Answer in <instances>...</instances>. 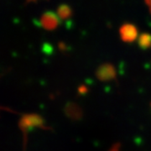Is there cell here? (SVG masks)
Instances as JSON below:
<instances>
[{"label":"cell","instance_id":"6da1fadb","mask_svg":"<svg viewBox=\"0 0 151 151\" xmlns=\"http://www.w3.org/2000/svg\"><path fill=\"white\" fill-rule=\"evenodd\" d=\"M146 3H147V7H148L149 11H150V13H151V0H146Z\"/></svg>","mask_w":151,"mask_h":151}]
</instances>
